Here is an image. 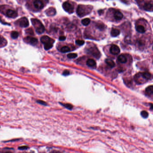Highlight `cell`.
I'll return each instance as SVG.
<instances>
[{"instance_id": "cell-1", "label": "cell", "mask_w": 153, "mask_h": 153, "mask_svg": "<svg viewBox=\"0 0 153 153\" xmlns=\"http://www.w3.org/2000/svg\"><path fill=\"white\" fill-rule=\"evenodd\" d=\"M31 21L34 28H35L36 32L41 34L44 33L45 31V28L41 22L37 19H31Z\"/></svg>"}, {"instance_id": "cell-2", "label": "cell", "mask_w": 153, "mask_h": 153, "mask_svg": "<svg viewBox=\"0 0 153 153\" xmlns=\"http://www.w3.org/2000/svg\"><path fill=\"white\" fill-rule=\"evenodd\" d=\"M41 41L44 45V49L46 50H48L53 46V44L54 41L51 38L47 36H44L41 37Z\"/></svg>"}, {"instance_id": "cell-3", "label": "cell", "mask_w": 153, "mask_h": 153, "mask_svg": "<svg viewBox=\"0 0 153 153\" xmlns=\"http://www.w3.org/2000/svg\"><path fill=\"white\" fill-rule=\"evenodd\" d=\"M19 26L21 28H27L29 26V22L26 17H23L17 21Z\"/></svg>"}, {"instance_id": "cell-4", "label": "cell", "mask_w": 153, "mask_h": 153, "mask_svg": "<svg viewBox=\"0 0 153 153\" xmlns=\"http://www.w3.org/2000/svg\"><path fill=\"white\" fill-rule=\"evenodd\" d=\"M88 54H91L97 58H99L101 56L100 53L96 47H93L89 48L88 49Z\"/></svg>"}, {"instance_id": "cell-5", "label": "cell", "mask_w": 153, "mask_h": 153, "mask_svg": "<svg viewBox=\"0 0 153 153\" xmlns=\"http://www.w3.org/2000/svg\"><path fill=\"white\" fill-rule=\"evenodd\" d=\"M62 7L63 9H64L66 11L69 13H73L74 7L68 1H66L64 2L62 5Z\"/></svg>"}, {"instance_id": "cell-6", "label": "cell", "mask_w": 153, "mask_h": 153, "mask_svg": "<svg viewBox=\"0 0 153 153\" xmlns=\"http://www.w3.org/2000/svg\"><path fill=\"white\" fill-rule=\"evenodd\" d=\"M24 40L26 42L33 46L37 45L38 43V40L35 37H28L24 39Z\"/></svg>"}, {"instance_id": "cell-7", "label": "cell", "mask_w": 153, "mask_h": 153, "mask_svg": "<svg viewBox=\"0 0 153 153\" xmlns=\"http://www.w3.org/2000/svg\"><path fill=\"white\" fill-rule=\"evenodd\" d=\"M76 13L80 17H82L86 15V11L83 5H79L76 9Z\"/></svg>"}, {"instance_id": "cell-8", "label": "cell", "mask_w": 153, "mask_h": 153, "mask_svg": "<svg viewBox=\"0 0 153 153\" xmlns=\"http://www.w3.org/2000/svg\"><path fill=\"white\" fill-rule=\"evenodd\" d=\"M6 16L10 18L14 19L18 16V14L16 11L12 9H8L6 12Z\"/></svg>"}, {"instance_id": "cell-9", "label": "cell", "mask_w": 153, "mask_h": 153, "mask_svg": "<svg viewBox=\"0 0 153 153\" xmlns=\"http://www.w3.org/2000/svg\"><path fill=\"white\" fill-rule=\"evenodd\" d=\"M120 49L119 47L116 45H113L110 48V52L112 54L117 55L120 53Z\"/></svg>"}, {"instance_id": "cell-10", "label": "cell", "mask_w": 153, "mask_h": 153, "mask_svg": "<svg viewBox=\"0 0 153 153\" xmlns=\"http://www.w3.org/2000/svg\"><path fill=\"white\" fill-rule=\"evenodd\" d=\"M34 7L38 9H41L44 8V5L43 2L41 0H35L33 2Z\"/></svg>"}, {"instance_id": "cell-11", "label": "cell", "mask_w": 153, "mask_h": 153, "mask_svg": "<svg viewBox=\"0 0 153 153\" xmlns=\"http://www.w3.org/2000/svg\"><path fill=\"white\" fill-rule=\"evenodd\" d=\"M45 13L48 16H54L56 14V10L53 7H50L48 9H47L45 11Z\"/></svg>"}, {"instance_id": "cell-12", "label": "cell", "mask_w": 153, "mask_h": 153, "mask_svg": "<svg viewBox=\"0 0 153 153\" xmlns=\"http://www.w3.org/2000/svg\"><path fill=\"white\" fill-rule=\"evenodd\" d=\"M123 17V15L120 11H116L114 13V18L116 20H121Z\"/></svg>"}, {"instance_id": "cell-13", "label": "cell", "mask_w": 153, "mask_h": 153, "mask_svg": "<svg viewBox=\"0 0 153 153\" xmlns=\"http://www.w3.org/2000/svg\"><path fill=\"white\" fill-rule=\"evenodd\" d=\"M120 33V31L116 28H113L111 31V35L112 37H116L119 36Z\"/></svg>"}, {"instance_id": "cell-14", "label": "cell", "mask_w": 153, "mask_h": 153, "mask_svg": "<svg viewBox=\"0 0 153 153\" xmlns=\"http://www.w3.org/2000/svg\"><path fill=\"white\" fill-rule=\"evenodd\" d=\"M146 94L148 96H151L153 93V86L152 85L149 86L145 89Z\"/></svg>"}, {"instance_id": "cell-15", "label": "cell", "mask_w": 153, "mask_h": 153, "mask_svg": "<svg viewBox=\"0 0 153 153\" xmlns=\"http://www.w3.org/2000/svg\"><path fill=\"white\" fill-rule=\"evenodd\" d=\"M105 62L107 65L110 66L111 67H114L115 66V62L110 58H107L105 60Z\"/></svg>"}, {"instance_id": "cell-16", "label": "cell", "mask_w": 153, "mask_h": 153, "mask_svg": "<svg viewBox=\"0 0 153 153\" xmlns=\"http://www.w3.org/2000/svg\"><path fill=\"white\" fill-rule=\"evenodd\" d=\"M86 63H87V65L90 67H93V66H95L96 65V62L92 59H88L86 62Z\"/></svg>"}, {"instance_id": "cell-17", "label": "cell", "mask_w": 153, "mask_h": 153, "mask_svg": "<svg viewBox=\"0 0 153 153\" xmlns=\"http://www.w3.org/2000/svg\"><path fill=\"white\" fill-rule=\"evenodd\" d=\"M118 59L120 62L121 63H126L127 61V59L126 57H125V56L123 54L119 56L118 57Z\"/></svg>"}, {"instance_id": "cell-18", "label": "cell", "mask_w": 153, "mask_h": 153, "mask_svg": "<svg viewBox=\"0 0 153 153\" xmlns=\"http://www.w3.org/2000/svg\"><path fill=\"white\" fill-rule=\"evenodd\" d=\"M143 8L146 11H150L152 9V5L149 3H146L144 4Z\"/></svg>"}, {"instance_id": "cell-19", "label": "cell", "mask_w": 153, "mask_h": 153, "mask_svg": "<svg viewBox=\"0 0 153 153\" xmlns=\"http://www.w3.org/2000/svg\"><path fill=\"white\" fill-rule=\"evenodd\" d=\"M142 77L144 79H149L151 77V74L148 72H144L141 73Z\"/></svg>"}, {"instance_id": "cell-20", "label": "cell", "mask_w": 153, "mask_h": 153, "mask_svg": "<svg viewBox=\"0 0 153 153\" xmlns=\"http://www.w3.org/2000/svg\"><path fill=\"white\" fill-rule=\"evenodd\" d=\"M136 30L138 33H143L145 32V28L143 26L141 25H138L137 26H136Z\"/></svg>"}, {"instance_id": "cell-21", "label": "cell", "mask_w": 153, "mask_h": 153, "mask_svg": "<svg viewBox=\"0 0 153 153\" xmlns=\"http://www.w3.org/2000/svg\"><path fill=\"white\" fill-rule=\"evenodd\" d=\"M6 41L0 35V47L4 46L6 45Z\"/></svg>"}, {"instance_id": "cell-22", "label": "cell", "mask_w": 153, "mask_h": 153, "mask_svg": "<svg viewBox=\"0 0 153 153\" xmlns=\"http://www.w3.org/2000/svg\"><path fill=\"white\" fill-rule=\"evenodd\" d=\"M90 19L88 18H86V19H83L81 21V23L84 26H87L90 23Z\"/></svg>"}, {"instance_id": "cell-23", "label": "cell", "mask_w": 153, "mask_h": 153, "mask_svg": "<svg viewBox=\"0 0 153 153\" xmlns=\"http://www.w3.org/2000/svg\"><path fill=\"white\" fill-rule=\"evenodd\" d=\"M19 33L16 31H13L11 33V37L14 39H17L18 37H19Z\"/></svg>"}, {"instance_id": "cell-24", "label": "cell", "mask_w": 153, "mask_h": 153, "mask_svg": "<svg viewBox=\"0 0 153 153\" xmlns=\"http://www.w3.org/2000/svg\"><path fill=\"white\" fill-rule=\"evenodd\" d=\"M60 51L62 53H67V52H68L70 51V49L68 47L65 46L62 47Z\"/></svg>"}, {"instance_id": "cell-25", "label": "cell", "mask_w": 153, "mask_h": 153, "mask_svg": "<svg viewBox=\"0 0 153 153\" xmlns=\"http://www.w3.org/2000/svg\"><path fill=\"white\" fill-rule=\"evenodd\" d=\"M60 104L62 106H63V107H66V108L69 109V110H71L73 108V106L70 104H64V103H60Z\"/></svg>"}, {"instance_id": "cell-26", "label": "cell", "mask_w": 153, "mask_h": 153, "mask_svg": "<svg viewBox=\"0 0 153 153\" xmlns=\"http://www.w3.org/2000/svg\"><path fill=\"white\" fill-rule=\"evenodd\" d=\"M141 116L144 118H146L148 117V116H149L148 113L147 111H142L141 112Z\"/></svg>"}, {"instance_id": "cell-27", "label": "cell", "mask_w": 153, "mask_h": 153, "mask_svg": "<svg viewBox=\"0 0 153 153\" xmlns=\"http://www.w3.org/2000/svg\"><path fill=\"white\" fill-rule=\"evenodd\" d=\"M67 56L69 58H74L77 57V54L74 53H70L68 54Z\"/></svg>"}, {"instance_id": "cell-28", "label": "cell", "mask_w": 153, "mask_h": 153, "mask_svg": "<svg viewBox=\"0 0 153 153\" xmlns=\"http://www.w3.org/2000/svg\"><path fill=\"white\" fill-rule=\"evenodd\" d=\"M75 43L76 44L78 45H83L84 44V41L83 40H78L75 41Z\"/></svg>"}, {"instance_id": "cell-29", "label": "cell", "mask_w": 153, "mask_h": 153, "mask_svg": "<svg viewBox=\"0 0 153 153\" xmlns=\"http://www.w3.org/2000/svg\"><path fill=\"white\" fill-rule=\"evenodd\" d=\"M26 32L27 34H28L29 35H33V34H34L33 31V30L32 28H30V29L29 28L27 30H26Z\"/></svg>"}, {"instance_id": "cell-30", "label": "cell", "mask_w": 153, "mask_h": 153, "mask_svg": "<svg viewBox=\"0 0 153 153\" xmlns=\"http://www.w3.org/2000/svg\"><path fill=\"white\" fill-rule=\"evenodd\" d=\"M37 102L38 103L41 104V105H44V106H47V104L46 102L43 101H42V100H37Z\"/></svg>"}, {"instance_id": "cell-31", "label": "cell", "mask_w": 153, "mask_h": 153, "mask_svg": "<svg viewBox=\"0 0 153 153\" xmlns=\"http://www.w3.org/2000/svg\"><path fill=\"white\" fill-rule=\"evenodd\" d=\"M97 27L101 30H103L105 28L104 25H103L102 24H98L97 25Z\"/></svg>"}, {"instance_id": "cell-32", "label": "cell", "mask_w": 153, "mask_h": 153, "mask_svg": "<svg viewBox=\"0 0 153 153\" xmlns=\"http://www.w3.org/2000/svg\"><path fill=\"white\" fill-rule=\"evenodd\" d=\"M29 147L27 146H20L19 147L18 149L20 150H24V149H27Z\"/></svg>"}, {"instance_id": "cell-33", "label": "cell", "mask_w": 153, "mask_h": 153, "mask_svg": "<svg viewBox=\"0 0 153 153\" xmlns=\"http://www.w3.org/2000/svg\"><path fill=\"white\" fill-rule=\"evenodd\" d=\"M0 22L2 24H4V25H10V24H9V23H6V22H5V21H4L1 18V17H0Z\"/></svg>"}, {"instance_id": "cell-34", "label": "cell", "mask_w": 153, "mask_h": 153, "mask_svg": "<svg viewBox=\"0 0 153 153\" xmlns=\"http://www.w3.org/2000/svg\"><path fill=\"white\" fill-rule=\"evenodd\" d=\"M70 74V72L69 70H65L63 72V74L64 75H67Z\"/></svg>"}, {"instance_id": "cell-35", "label": "cell", "mask_w": 153, "mask_h": 153, "mask_svg": "<svg viewBox=\"0 0 153 153\" xmlns=\"http://www.w3.org/2000/svg\"><path fill=\"white\" fill-rule=\"evenodd\" d=\"M66 37H65V36H61L59 38V40L60 41H63L66 40Z\"/></svg>"}, {"instance_id": "cell-36", "label": "cell", "mask_w": 153, "mask_h": 153, "mask_svg": "<svg viewBox=\"0 0 153 153\" xmlns=\"http://www.w3.org/2000/svg\"><path fill=\"white\" fill-rule=\"evenodd\" d=\"M50 153H62V152H61L60 151H56V150H54V151H53L52 152H51Z\"/></svg>"}, {"instance_id": "cell-37", "label": "cell", "mask_w": 153, "mask_h": 153, "mask_svg": "<svg viewBox=\"0 0 153 153\" xmlns=\"http://www.w3.org/2000/svg\"><path fill=\"white\" fill-rule=\"evenodd\" d=\"M103 10H99V11H98V13L100 14H102V13H103Z\"/></svg>"}, {"instance_id": "cell-38", "label": "cell", "mask_w": 153, "mask_h": 153, "mask_svg": "<svg viewBox=\"0 0 153 153\" xmlns=\"http://www.w3.org/2000/svg\"><path fill=\"white\" fill-rule=\"evenodd\" d=\"M5 153H10V152H5Z\"/></svg>"}]
</instances>
